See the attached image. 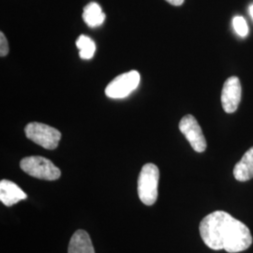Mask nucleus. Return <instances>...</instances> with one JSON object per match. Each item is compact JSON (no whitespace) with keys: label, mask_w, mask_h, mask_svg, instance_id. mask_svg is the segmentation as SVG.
Masks as SVG:
<instances>
[{"label":"nucleus","mask_w":253,"mask_h":253,"mask_svg":"<svg viewBox=\"0 0 253 253\" xmlns=\"http://www.w3.org/2000/svg\"><path fill=\"white\" fill-rule=\"evenodd\" d=\"M69 253H95L90 236L85 231L78 230L73 234L69 244Z\"/></svg>","instance_id":"nucleus-9"},{"label":"nucleus","mask_w":253,"mask_h":253,"mask_svg":"<svg viewBox=\"0 0 253 253\" xmlns=\"http://www.w3.org/2000/svg\"><path fill=\"white\" fill-rule=\"evenodd\" d=\"M234 176L236 180L240 182L253 178V146L244 154L240 162L235 164Z\"/></svg>","instance_id":"nucleus-10"},{"label":"nucleus","mask_w":253,"mask_h":253,"mask_svg":"<svg viewBox=\"0 0 253 253\" xmlns=\"http://www.w3.org/2000/svg\"><path fill=\"white\" fill-rule=\"evenodd\" d=\"M160 171L157 165L146 163L138 177V195L146 206H152L158 199Z\"/></svg>","instance_id":"nucleus-2"},{"label":"nucleus","mask_w":253,"mask_h":253,"mask_svg":"<svg viewBox=\"0 0 253 253\" xmlns=\"http://www.w3.org/2000/svg\"><path fill=\"white\" fill-rule=\"evenodd\" d=\"M25 133L29 140L49 150L55 149L61 139V133L59 130L53 126L38 122L27 124L25 128Z\"/></svg>","instance_id":"nucleus-4"},{"label":"nucleus","mask_w":253,"mask_h":253,"mask_svg":"<svg viewBox=\"0 0 253 253\" xmlns=\"http://www.w3.org/2000/svg\"><path fill=\"white\" fill-rule=\"evenodd\" d=\"M140 78V73L137 71L118 75L106 86L105 94L111 99H124L138 87Z\"/></svg>","instance_id":"nucleus-5"},{"label":"nucleus","mask_w":253,"mask_h":253,"mask_svg":"<svg viewBox=\"0 0 253 253\" xmlns=\"http://www.w3.org/2000/svg\"><path fill=\"white\" fill-rule=\"evenodd\" d=\"M166 1L173 6H181L185 0H166Z\"/></svg>","instance_id":"nucleus-15"},{"label":"nucleus","mask_w":253,"mask_h":253,"mask_svg":"<svg viewBox=\"0 0 253 253\" xmlns=\"http://www.w3.org/2000/svg\"><path fill=\"white\" fill-rule=\"evenodd\" d=\"M8 54H9V43L4 33L1 32L0 33V55L4 57Z\"/></svg>","instance_id":"nucleus-14"},{"label":"nucleus","mask_w":253,"mask_h":253,"mask_svg":"<svg viewBox=\"0 0 253 253\" xmlns=\"http://www.w3.org/2000/svg\"><path fill=\"white\" fill-rule=\"evenodd\" d=\"M76 46L80 50L82 59H91L96 52V44L93 40L85 35H81L76 41Z\"/></svg>","instance_id":"nucleus-12"},{"label":"nucleus","mask_w":253,"mask_h":253,"mask_svg":"<svg viewBox=\"0 0 253 253\" xmlns=\"http://www.w3.org/2000/svg\"><path fill=\"white\" fill-rule=\"evenodd\" d=\"M20 167L27 174L42 180H56L61 175L60 170L54 163L41 156H31L23 159Z\"/></svg>","instance_id":"nucleus-3"},{"label":"nucleus","mask_w":253,"mask_h":253,"mask_svg":"<svg viewBox=\"0 0 253 253\" xmlns=\"http://www.w3.org/2000/svg\"><path fill=\"white\" fill-rule=\"evenodd\" d=\"M250 13H251V16H252L253 19V5H252V6L250 7Z\"/></svg>","instance_id":"nucleus-16"},{"label":"nucleus","mask_w":253,"mask_h":253,"mask_svg":"<svg viewBox=\"0 0 253 253\" xmlns=\"http://www.w3.org/2000/svg\"><path fill=\"white\" fill-rule=\"evenodd\" d=\"M233 26L235 28V32L241 37H246L249 33L248 24L243 17L236 16L233 20Z\"/></svg>","instance_id":"nucleus-13"},{"label":"nucleus","mask_w":253,"mask_h":253,"mask_svg":"<svg viewBox=\"0 0 253 253\" xmlns=\"http://www.w3.org/2000/svg\"><path fill=\"white\" fill-rule=\"evenodd\" d=\"M83 19L88 27H100L105 20V13L98 3L91 2L84 8Z\"/></svg>","instance_id":"nucleus-11"},{"label":"nucleus","mask_w":253,"mask_h":253,"mask_svg":"<svg viewBox=\"0 0 253 253\" xmlns=\"http://www.w3.org/2000/svg\"><path fill=\"white\" fill-rule=\"evenodd\" d=\"M200 235L208 248L227 253L244 252L253 244V235L243 222L225 211H215L200 223Z\"/></svg>","instance_id":"nucleus-1"},{"label":"nucleus","mask_w":253,"mask_h":253,"mask_svg":"<svg viewBox=\"0 0 253 253\" xmlns=\"http://www.w3.org/2000/svg\"><path fill=\"white\" fill-rule=\"evenodd\" d=\"M27 197V193L15 183L6 179L0 182V201L6 207H12Z\"/></svg>","instance_id":"nucleus-8"},{"label":"nucleus","mask_w":253,"mask_h":253,"mask_svg":"<svg viewBox=\"0 0 253 253\" xmlns=\"http://www.w3.org/2000/svg\"><path fill=\"white\" fill-rule=\"evenodd\" d=\"M241 94L242 88L238 77H229L221 91V104L226 113L232 114L237 110L241 100Z\"/></svg>","instance_id":"nucleus-7"},{"label":"nucleus","mask_w":253,"mask_h":253,"mask_svg":"<svg viewBox=\"0 0 253 253\" xmlns=\"http://www.w3.org/2000/svg\"><path fill=\"white\" fill-rule=\"evenodd\" d=\"M179 129L189 141L194 151L202 153L207 149V141L198 121L191 115H187L179 122Z\"/></svg>","instance_id":"nucleus-6"}]
</instances>
